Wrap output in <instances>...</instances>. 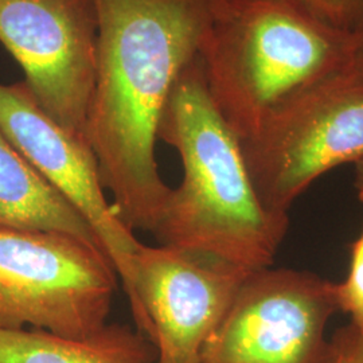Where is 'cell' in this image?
Returning a JSON list of instances; mask_svg holds the SVG:
<instances>
[{"instance_id": "cell-1", "label": "cell", "mask_w": 363, "mask_h": 363, "mask_svg": "<svg viewBox=\"0 0 363 363\" xmlns=\"http://www.w3.org/2000/svg\"><path fill=\"white\" fill-rule=\"evenodd\" d=\"M97 73L86 142L132 232L152 233L169 198L156 160L169 91L199 57L217 0H94Z\"/></svg>"}, {"instance_id": "cell-2", "label": "cell", "mask_w": 363, "mask_h": 363, "mask_svg": "<svg viewBox=\"0 0 363 363\" xmlns=\"http://www.w3.org/2000/svg\"><path fill=\"white\" fill-rule=\"evenodd\" d=\"M178 151L183 179L152 230L159 245L226 261L249 272L272 267L289 214L259 201L241 143L210 97L201 58L175 81L157 132Z\"/></svg>"}, {"instance_id": "cell-3", "label": "cell", "mask_w": 363, "mask_h": 363, "mask_svg": "<svg viewBox=\"0 0 363 363\" xmlns=\"http://www.w3.org/2000/svg\"><path fill=\"white\" fill-rule=\"evenodd\" d=\"M354 40L286 0H217L199 58L211 100L244 139L277 106L343 72Z\"/></svg>"}, {"instance_id": "cell-4", "label": "cell", "mask_w": 363, "mask_h": 363, "mask_svg": "<svg viewBox=\"0 0 363 363\" xmlns=\"http://www.w3.org/2000/svg\"><path fill=\"white\" fill-rule=\"evenodd\" d=\"M240 143L262 205L289 214L327 172L362 162V78L345 69L300 91Z\"/></svg>"}, {"instance_id": "cell-5", "label": "cell", "mask_w": 363, "mask_h": 363, "mask_svg": "<svg viewBox=\"0 0 363 363\" xmlns=\"http://www.w3.org/2000/svg\"><path fill=\"white\" fill-rule=\"evenodd\" d=\"M117 277L103 250L76 237L0 229V328L89 337L108 323Z\"/></svg>"}, {"instance_id": "cell-6", "label": "cell", "mask_w": 363, "mask_h": 363, "mask_svg": "<svg viewBox=\"0 0 363 363\" xmlns=\"http://www.w3.org/2000/svg\"><path fill=\"white\" fill-rule=\"evenodd\" d=\"M337 311V283L328 279L292 268L253 271L201 363H333L325 328Z\"/></svg>"}, {"instance_id": "cell-7", "label": "cell", "mask_w": 363, "mask_h": 363, "mask_svg": "<svg viewBox=\"0 0 363 363\" xmlns=\"http://www.w3.org/2000/svg\"><path fill=\"white\" fill-rule=\"evenodd\" d=\"M0 43L23 69L43 112L86 142L97 73L96 1L0 0Z\"/></svg>"}, {"instance_id": "cell-8", "label": "cell", "mask_w": 363, "mask_h": 363, "mask_svg": "<svg viewBox=\"0 0 363 363\" xmlns=\"http://www.w3.org/2000/svg\"><path fill=\"white\" fill-rule=\"evenodd\" d=\"M0 130L89 223L116 269L136 328L142 331L143 313L135 291L133 269L142 242L106 201L99 163L89 144L43 112L25 82L0 84Z\"/></svg>"}, {"instance_id": "cell-9", "label": "cell", "mask_w": 363, "mask_h": 363, "mask_svg": "<svg viewBox=\"0 0 363 363\" xmlns=\"http://www.w3.org/2000/svg\"><path fill=\"white\" fill-rule=\"evenodd\" d=\"M133 269L142 334L155 346V363H201L208 339L250 273L202 253L144 244Z\"/></svg>"}, {"instance_id": "cell-10", "label": "cell", "mask_w": 363, "mask_h": 363, "mask_svg": "<svg viewBox=\"0 0 363 363\" xmlns=\"http://www.w3.org/2000/svg\"><path fill=\"white\" fill-rule=\"evenodd\" d=\"M0 229L67 234L103 250L89 223L30 164L1 130Z\"/></svg>"}, {"instance_id": "cell-11", "label": "cell", "mask_w": 363, "mask_h": 363, "mask_svg": "<svg viewBox=\"0 0 363 363\" xmlns=\"http://www.w3.org/2000/svg\"><path fill=\"white\" fill-rule=\"evenodd\" d=\"M154 343L138 328L106 325L86 337L0 328V363H155Z\"/></svg>"}, {"instance_id": "cell-12", "label": "cell", "mask_w": 363, "mask_h": 363, "mask_svg": "<svg viewBox=\"0 0 363 363\" xmlns=\"http://www.w3.org/2000/svg\"><path fill=\"white\" fill-rule=\"evenodd\" d=\"M325 26L357 34L363 27V0H286Z\"/></svg>"}, {"instance_id": "cell-13", "label": "cell", "mask_w": 363, "mask_h": 363, "mask_svg": "<svg viewBox=\"0 0 363 363\" xmlns=\"http://www.w3.org/2000/svg\"><path fill=\"white\" fill-rule=\"evenodd\" d=\"M363 205V198L359 199ZM339 311L350 316L351 325L363 331V228L351 244L349 272L342 283H337Z\"/></svg>"}, {"instance_id": "cell-14", "label": "cell", "mask_w": 363, "mask_h": 363, "mask_svg": "<svg viewBox=\"0 0 363 363\" xmlns=\"http://www.w3.org/2000/svg\"><path fill=\"white\" fill-rule=\"evenodd\" d=\"M333 363H363V331L354 325L340 328L333 337Z\"/></svg>"}, {"instance_id": "cell-15", "label": "cell", "mask_w": 363, "mask_h": 363, "mask_svg": "<svg viewBox=\"0 0 363 363\" xmlns=\"http://www.w3.org/2000/svg\"><path fill=\"white\" fill-rule=\"evenodd\" d=\"M347 72L363 79V27L355 34L350 60L346 67Z\"/></svg>"}, {"instance_id": "cell-16", "label": "cell", "mask_w": 363, "mask_h": 363, "mask_svg": "<svg viewBox=\"0 0 363 363\" xmlns=\"http://www.w3.org/2000/svg\"><path fill=\"white\" fill-rule=\"evenodd\" d=\"M354 171H355V175H354V187H355V191L358 195V199H362L363 198V160L357 163L354 166Z\"/></svg>"}]
</instances>
